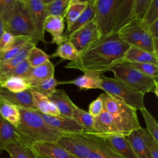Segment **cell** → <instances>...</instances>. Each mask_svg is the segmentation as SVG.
<instances>
[{
  "label": "cell",
  "instance_id": "obj_11",
  "mask_svg": "<svg viewBox=\"0 0 158 158\" xmlns=\"http://www.w3.org/2000/svg\"><path fill=\"white\" fill-rule=\"evenodd\" d=\"M124 158H138L126 136L116 134L90 133Z\"/></svg>",
  "mask_w": 158,
  "mask_h": 158
},
{
  "label": "cell",
  "instance_id": "obj_6",
  "mask_svg": "<svg viewBox=\"0 0 158 158\" xmlns=\"http://www.w3.org/2000/svg\"><path fill=\"white\" fill-rule=\"evenodd\" d=\"M101 89L106 94L119 99L135 109L145 108L144 94L137 92L120 80L101 75Z\"/></svg>",
  "mask_w": 158,
  "mask_h": 158
},
{
  "label": "cell",
  "instance_id": "obj_13",
  "mask_svg": "<svg viewBox=\"0 0 158 158\" xmlns=\"http://www.w3.org/2000/svg\"><path fill=\"white\" fill-rule=\"evenodd\" d=\"M144 25L142 20L132 19L118 31L117 34L126 44L141 48L140 39Z\"/></svg>",
  "mask_w": 158,
  "mask_h": 158
},
{
  "label": "cell",
  "instance_id": "obj_22",
  "mask_svg": "<svg viewBox=\"0 0 158 158\" xmlns=\"http://www.w3.org/2000/svg\"><path fill=\"white\" fill-rule=\"evenodd\" d=\"M17 142L23 143L15 128L0 114V152L8 144Z\"/></svg>",
  "mask_w": 158,
  "mask_h": 158
},
{
  "label": "cell",
  "instance_id": "obj_18",
  "mask_svg": "<svg viewBox=\"0 0 158 158\" xmlns=\"http://www.w3.org/2000/svg\"><path fill=\"white\" fill-rule=\"evenodd\" d=\"M48 98L56 105L60 115L72 118L73 112L77 106L64 90L56 89Z\"/></svg>",
  "mask_w": 158,
  "mask_h": 158
},
{
  "label": "cell",
  "instance_id": "obj_7",
  "mask_svg": "<svg viewBox=\"0 0 158 158\" xmlns=\"http://www.w3.org/2000/svg\"><path fill=\"white\" fill-rule=\"evenodd\" d=\"M4 26L5 31L14 36L28 37L36 43L40 41L22 0H16L13 14Z\"/></svg>",
  "mask_w": 158,
  "mask_h": 158
},
{
  "label": "cell",
  "instance_id": "obj_40",
  "mask_svg": "<svg viewBox=\"0 0 158 158\" xmlns=\"http://www.w3.org/2000/svg\"><path fill=\"white\" fill-rule=\"evenodd\" d=\"M135 69L151 78L158 80V65L151 63H130Z\"/></svg>",
  "mask_w": 158,
  "mask_h": 158
},
{
  "label": "cell",
  "instance_id": "obj_16",
  "mask_svg": "<svg viewBox=\"0 0 158 158\" xmlns=\"http://www.w3.org/2000/svg\"><path fill=\"white\" fill-rule=\"evenodd\" d=\"M84 75L80 76L75 79L67 81H59V85L72 84L81 89H100L101 85V74L100 73L86 70L83 72Z\"/></svg>",
  "mask_w": 158,
  "mask_h": 158
},
{
  "label": "cell",
  "instance_id": "obj_3",
  "mask_svg": "<svg viewBox=\"0 0 158 158\" xmlns=\"http://www.w3.org/2000/svg\"><path fill=\"white\" fill-rule=\"evenodd\" d=\"M20 118L15 130L23 143L31 146L36 143L54 142L65 135L49 126L36 110L19 108Z\"/></svg>",
  "mask_w": 158,
  "mask_h": 158
},
{
  "label": "cell",
  "instance_id": "obj_38",
  "mask_svg": "<svg viewBox=\"0 0 158 158\" xmlns=\"http://www.w3.org/2000/svg\"><path fill=\"white\" fill-rule=\"evenodd\" d=\"M138 131L152 158H158V143L156 142L146 128L141 127Z\"/></svg>",
  "mask_w": 158,
  "mask_h": 158
},
{
  "label": "cell",
  "instance_id": "obj_26",
  "mask_svg": "<svg viewBox=\"0 0 158 158\" xmlns=\"http://www.w3.org/2000/svg\"><path fill=\"white\" fill-rule=\"evenodd\" d=\"M88 1V0H69L64 17L67 23V29L69 28L83 13L86 7Z\"/></svg>",
  "mask_w": 158,
  "mask_h": 158
},
{
  "label": "cell",
  "instance_id": "obj_29",
  "mask_svg": "<svg viewBox=\"0 0 158 158\" xmlns=\"http://www.w3.org/2000/svg\"><path fill=\"white\" fill-rule=\"evenodd\" d=\"M72 118L83 128V132H94V117H92L88 112L76 106L73 112Z\"/></svg>",
  "mask_w": 158,
  "mask_h": 158
},
{
  "label": "cell",
  "instance_id": "obj_45",
  "mask_svg": "<svg viewBox=\"0 0 158 158\" xmlns=\"http://www.w3.org/2000/svg\"><path fill=\"white\" fill-rule=\"evenodd\" d=\"M104 110L103 93L93 101L88 106V113L93 117H98Z\"/></svg>",
  "mask_w": 158,
  "mask_h": 158
},
{
  "label": "cell",
  "instance_id": "obj_19",
  "mask_svg": "<svg viewBox=\"0 0 158 158\" xmlns=\"http://www.w3.org/2000/svg\"><path fill=\"white\" fill-rule=\"evenodd\" d=\"M122 61L129 63H151L158 65V57L153 52L147 51L138 47L130 46Z\"/></svg>",
  "mask_w": 158,
  "mask_h": 158
},
{
  "label": "cell",
  "instance_id": "obj_4",
  "mask_svg": "<svg viewBox=\"0 0 158 158\" xmlns=\"http://www.w3.org/2000/svg\"><path fill=\"white\" fill-rule=\"evenodd\" d=\"M103 98L104 109L112 115L118 135L127 136L141 127L136 109L106 93H103Z\"/></svg>",
  "mask_w": 158,
  "mask_h": 158
},
{
  "label": "cell",
  "instance_id": "obj_37",
  "mask_svg": "<svg viewBox=\"0 0 158 158\" xmlns=\"http://www.w3.org/2000/svg\"><path fill=\"white\" fill-rule=\"evenodd\" d=\"M140 112L146 123V130L158 143V123L156 120L146 108L141 109Z\"/></svg>",
  "mask_w": 158,
  "mask_h": 158
},
{
  "label": "cell",
  "instance_id": "obj_34",
  "mask_svg": "<svg viewBox=\"0 0 158 158\" xmlns=\"http://www.w3.org/2000/svg\"><path fill=\"white\" fill-rule=\"evenodd\" d=\"M1 87L13 93H20L30 89V86L26 79L20 77H10L8 78Z\"/></svg>",
  "mask_w": 158,
  "mask_h": 158
},
{
  "label": "cell",
  "instance_id": "obj_10",
  "mask_svg": "<svg viewBox=\"0 0 158 158\" xmlns=\"http://www.w3.org/2000/svg\"><path fill=\"white\" fill-rule=\"evenodd\" d=\"M39 40L46 43L44 38V23L47 17L45 6L42 0H22Z\"/></svg>",
  "mask_w": 158,
  "mask_h": 158
},
{
  "label": "cell",
  "instance_id": "obj_21",
  "mask_svg": "<svg viewBox=\"0 0 158 158\" xmlns=\"http://www.w3.org/2000/svg\"><path fill=\"white\" fill-rule=\"evenodd\" d=\"M36 44L33 43H28L26 46L15 57L3 62H0V87L7 80L8 74L22 61L26 59L29 51Z\"/></svg>",
  "mask_w": 158,
  "mask_h": 158
},
{
  "label": "cell",
  "instance_id": "obj_20",
  "mask_svg": "<svg viewBox=\"0 0 158 158\" xmlns=\"http://www.w3.org/2000/svg\"><path fill=\"white\" fill-rule=\"evenodd\" d=\"M54 77V66L49 60L41 65L31 68L25 78L30 86V88L38 83Z\"/></svg>",
  "mask_w": 158,
  "mask_h": 158
},
{
  "label": "cell",
  "instance_id": "obj_27",
  "mask_svg": "<svg viewBox=\"0 0 158 158\" xmlns=\"http://www.w3.org/2000/svg\"><path fill=\"white\" fill-rule=\"evenodd\" d=\"M10 158H40L31 147L22 143H11L4 148Z\"/></svg>",
  "mask_w": 158,
  "mask_h": 158
},
{
  "label": "cell",
  "instance_id": "obj_1",
  "mask_svg": "<svg viewBox=\"0 0 158 158\" xmlns=\"http://www.w3.org/2000/svg\"><path fill=\"white\" fill-rule=\"evenodd\" d=\"M129 46L117 33L102 36L80 53L76 60L69 62L64 68L77 69L83 72L91 70L101 74L107 72L117 62L122 61Z\"/></svg>",
  "mask_w": 158,
  "mask_h": 158
},
{
  "label": "cell",
  "instance_id": "obj_28",
  "mask_svg": "<svg viewBox=\"0 0 158 158\" xmlns=\"http://www.w3.org/2000/svg\"><path fill=\"white\" fill-rule=\"evenodd\" d=\"M126 137L138 158H152L138 130L131 131Z\"/></svg>",
  "mask_w": 158,
  "mask_h": 158
},
{
  "label": "cell",
  "instance_id": "obj_24",
  "mask_svg": "<svg viewBox=\"0 0 158 158\" xmlns=\"http://www.w3.org/2000/svg\"><path fill=\"white\" fill-rule=\"evenodd\" d=\"M86 133L91 138L93 143V149L88 158H124L109 148L93 134Z\"/></svg>",
  "mask_w": 158,
  "mask_h": 158
},
{
  "label": "cell",
  "instance_id": "obj_25",
  "mask_svg": "<svg viewBox=\"0 0 158 158\" xmlns=\"http://www.w3.org/2000/svg\"><path fill=\"white\" fill-rule=\"evenodd\" d=\"M94 19V0H88L86 9L78 18V19L73 23V24L69 28L66 29L64 33L63 38L64 42L65 41L67 37L75 31L77 30L83 26L86 25L89 22Z\"/></svg>",
  "mask_w": 158,
  "mask_h": 158
},
{
  "label": "cell",
  "instance_id": "obj_41",
  "mask_svg": "<svg viewBox=\"0 0 158 158\" xmlns=\"http://www.w3.org/2000/svg\"><path fill=\"white\" fill-rule=\"evenodd\" d=\"M16 0H0V18L6 23L12 16Z\"/></svg>",
  "mask_w": 158,
  "mask_h": 158
},
{
  "label": "cell",
  "instance_id": "obj_43",
  "mask_svg": "<svg viewBox=\"0 0 158 158\" xmlns=\"http://www.w3.org/2000/svg\"><path fill=\"white\" fill-rule=\"evenodd\" d=\"M21 36H16L10 33L4 31L0 39V52L5 51L10 48Z\"/></svg>",
  "mask_w": 158,
  "mask_h": 158
},
{
  "label": "cell",
  "instance_id": "obj_44",
  "mask_svg": "<svg viewBox=\"0 0 158 158\" xmlns=\"http://www.w3.org/2000/svg\"><path fill=\"white\" fill-rule=\"evenodd\" d=\"M27 59L23 60L19 63L7 75V79L10 77H20L25 78L31 69Z\"/></svg>",
  "mask_w": 158,
  "mask_h": 158
},
{
  "label": "cell",
  "instance_id": "obj_9",
  "mask_svg": "<svg viewBox=\"0 0 158 158\" xmlns=\"http://www.w3.org/2000/svg\"><path fill=\"white\" fill-rule=\"evenodd\" d=\"M100 37L98 27L93 20L70 34L65 41H70L80 54Z\"/></svg>",
  "mask_w": 158,
  "mask_h": 158
},
{
  "label": "cell",
  "instance_id": "obj_32",
  "mask_svg": "<svg viewBox=\"0 0 158 158\" xmlns=\"http://www.w3.org/2000/svg\"><path fill=\"white\" fill-rule=\"evenodd\" d=\"M47 15L64 17L69 0H42Z\"/></svg>",
  "mask_w": 158,
  "mask_h": 158
},
{
  "label": "cell",
  "instance_id": "obj_42",
  "mask_svg": "<svg viewBox=\"0 0 158 158\" xmlns=\"http://www.w3.org/2000/svg\"><path fill=\"white\" fill-rule=\"evenodd\" d=\"M158 20V0H151L142 22L147 26Z\"/></svg>",
  "mask_w": 158,
  "mask_h": 158
},
{
  "label": "cell",
  "instance_id": "obj_17",
  "mask_svg": "<svg viewBox=\"0 0 158 158\" xmlns=\"http://www.w3.org/2000/svg\"><path fill=\"white\" fill-rule=\"evenodd\" d=\"M44 30L51 34L52 41L51 43L60 45L64 43V19L62 17L47 16L44 23Z\"/></svg>",
  "mask_w": 158,
  "mask_h": 158
},
{
  "label": "cell",
  "instance_id": "obj_36",
  "mask_svg": "<svg viewBox=\"0 0 158 158\" xmlns=\"http://www.w3.org/2000/svg\"><path fill=\"white\" fill-rule=\"evenodd\" d=\"M57 85H59V81L54 77H53L38 83L30 89L49 98L56 89V86Z\"/></svg>",
  "mask_w": 158,
  "mask_h": 158
},
{
  "label": "cell",
  "instance_id": "obj_12",
  "mask_svg": "<svg viewBox=\"0 0 158 158\" xmlns=\"http://www.w3.org/2000/svg\"><path fill=\"white\" fill-rule=\"evenodd\" d=\"M36 111L49 126L64 134L81 133L84 131L83 128L72 118L61 115L51 116L44 114L38 110Z\"/></svg>",
  "mask_w": 158,
  "mask_h": 158
},
{
  "label": "cell",
  "instance_id": "obj_14",
  "mask_svg": "<svg viewBox=\"0 0 158 158\" xmlns=\"http://www.w3.org/2000/svg\"><path fill=\"white\" fill-rule=\"evenodd\" d=\"M31 147L40 158H77L54 142L36 143Z\"/></svg>",
  "mask_w": 158,
  "mask_h": 158
},
{
  "label": "cell",
  "instance_id": "obj_46",
  "mask_svg": "<svg viewBox=\"0 0 158 158\" xmlns=\"http://www.w3.org/2000/svg\"><path fill=\"white\" fill-rule=\"evenodd\" d=\"M148 28L153 44L154 52L158 57V20L149 25Z\"/></svg>",
  "mask_w": 158,
  "mask_h": 158
},
{
  "label": "cell",
  "instance_id": "obj_35",
  "mask_svg": "<svg viewBox=\"0 0 158 158\" xmlns=\"http://www.w3.org/2000/svg\"><path fill=\"white\" fill-rule=\"evenodd\" d=\"M49 59L50 57L44 51L35 46L31 48L26 58L29 65L32 68L42 65L49 60Z\"/></svg>",
  "mask_w": 158,
  "mask_h": 158
},
{
  "label": "cell",
  "instance_id": "obj_33",
  "mask_svg": "<svg viewBox=\"0 0 158 158\" xmlns=\"http://www.w3.org/2000/svg\"><path fill=\"white\" fill-rule=\"evenodd\" d=\"M28 43H33L35 44H37L30 38L21 36L17 43L10 48L5 51L0 52V62L7 61L17 56Z\"/></svg>",
  "mask_w": 158,
  "mask_h": 158
},
{
  "label": "cell",
  "instance_id": "obj_2",
  "mask_svg": "<svg viewBox=\"0 0 158 158\" xmlns=\"http://www.w3.org/2000/svg\"><path fill=\"white\" fill-rule=\"evenodd\" d=\"M133 0H94V22L100 36L117 33L133 18Z\"/></svg>",
  "mask_w": 158,
  "mask_h": 158
},
{
  "label": "cell",
  "instance_id": "obj_15",
  "mask_svg": "<svg viewBox=\"0 0 158 158\" xmlns=\"http://www.w3.org/2000/svg\"><path fill=\"white\" fill-rule=\"evenodd\" d=\"M0 101L12 104L19 108L36 110L32 103L30 89L20 93H13L0 87Z\"/></svg>",
  "mask_w": 158,
  "mask_h": 158
},
{
  "label": "cell",
  "instance_id": "obj_47",
  "mask_svg": "<svg viewBox=\"0 0 158 158\" xmlns=\"http://www.w3.org/2000/svg\"><path fill=\"white\" fill-rule=\"evenodd\" d=\"M5 31V26H4V23L2 21V20L0 18V39L1 38L2 35L3 34L4 31Z\"/></svg>",
  "mask_w": 158,
  "mask_h": 158
},
{
  "label": "cell",
  "instance_id": "obj_23",
  "mask_svg": "<svg viewBox=\"0 0 158 158\" xmlns=\"http://www.w3.org/2000/svg\"><path fill=\"white\" fill-rule=\"evenodd\" d=\"M32 103L34 107L40 112L51 116L60 115L56 105L46 96L30 89Z\"/></svg>",
  "mask_w": 158,
  "mask_h": 158
},
{
  "label": "cell",
  "instance_id": "obj_5",
  "mask_svg": "<svg viewBox=\"0 0 158 158\" xmlns=\"http://www.w3.org/2000/svg\"><path fill=\"white\" fill-rule=\"evenodd\" d=\"M114 73V78L120 80L137 92L145 94L152 92L158 97V80L141 73L129 62L120 61L108 70Z\"/></svg>",
  "mask_w": 158,
  "mask_h": 158
},
{
  "label": "cell",
  "instance_id": "obj_30",
  "mask_svg": "<svg viewBox=\"0 0 158 158\" xmlns=\"http://www.w3.org/2000/svg\"><path fill=\"white\" fill-rule=\"evenodd\" d=\"M0 114L14 127L19 123L20 114L19 107L15 105L0 101Z\"/></svg>",
  "mask_w": 158,
  "mask_h": 158
},
{
  "label": "cell",
  "instance_id": "obj_31",
  "mask_svg": "<svg viewBox=\"0 0 158 158\" xmlns=\"http://www.w3.org/2000/svg\"><path fill=\"white\" fill-rule=\"evenodd\" d=\"M49 57H59L64 60H70V62H73L78 58L79 53L73 46V45L70 41H67L59 45L56 51Z\"/></svg>",
  "mask_w": 158,
  "mask_h": 158
},
{
  "label": "cell",
  "instance_id": "obj_39",
  "mask_svg": "<svg viewBox=\"0 0 158 158\" xmlns=\"http://www.w3.org/2000/svg\"><path fill=\"white\" fill-rule=\"evenodd\" d=\"M151 0H133L131 7L132 18L142 20Z\"/></svg>",
  "mask_w": 158,
  "mask_h": 158
},
{
  "label": "cell",
  "instance_id": "obj_8",
  "mask_svg": "<svg viewBox=\"0 0 158 158\" xmlns=\"http://www.w3.org/2000/svg\"><path fill=\"white\" fill-rule=\"evenodd\" d=\"M56 143L77 158H88L93 149L91 138L85 132L64 135Z\"/></svg>",
  "mask_w": 158,
  "mask_h": 158
}]
</instances>
